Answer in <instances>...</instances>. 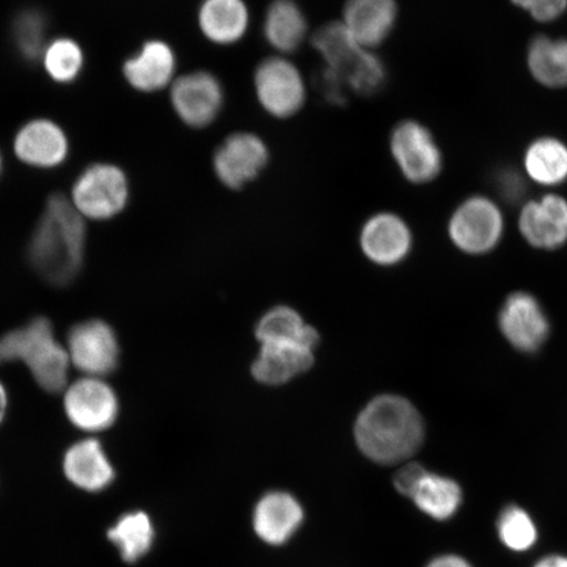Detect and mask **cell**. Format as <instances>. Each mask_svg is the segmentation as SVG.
Wrapping results in <instances>:
<instances>
[{
    "label": "cell",
    "mask_w": 567,
    "mask_h": 567,
    "mask_svg": "<svg viewBox=\"0 0 567 567\" xmlns=\"http://www.w3.org/2000/svg\"><path fill=\"white\" fill-rule=\"evenodd\" d=\"M63 473L71 484L89 493L102 492L115 480V470L95 439L70 446L63 456Z\"/></svg>",
    "instance_id": "obj_18"
},
{
    "label": "cell",
    "mask_w": 567,
    "mask_h": 567,
    "mask_svg": "<svg viewBox=\"0 0 567 567\" xmlns=\"http://www.w3.org/2000/svg\"><path fill=\"white\" fill-rule=\"evenodd\" d=\"M502 336L523 353L540 351L550 336V322L540 301L528 292L507 296L498 315Z\"/></svg>",
    "instance_id": "obj_9"
},
{
    "label": "cell",
    "mask_w": 567,
    "mask_h": 567,
    "mask_svg": "<svg viewBox=\"0 0 567 567\" xmlns=\"http://www.w3.org/2000/svg\"><path fill=\"white\" fill-rule=\"evenodd\" d=\"M527 62L530 74L543 86L567 87V39L536 38L528 48Z\"/></svg>",
    "instance_id": "obj_24"
},
{
    "label": "cell",
    "mask_w": 567,
    "mask_h": 567,
    "mask_svg": "<svg viewBox=\"0 0 567 567\" xmlns=\"http://www.w3.org/2000/svg\"><path fill=\"white\" fill-rule=\"evenodd\" d=\"M254 87L261 109L276 118L297 115L307 101V86L300 70L281 55L269 56L259 63Z\"/></svg>",
    "instance_id": "obj_5"
},
{
    "label": "cell",
    "mask_w": 567,
    "mask_h": 567,
    "mask_svg": "<svg viewBox=\"0 0 567 567\" xmlns=\"http://www.w3.org/2000/svg\"><path fill=\"white\" fill-rule=\"evenodd\" d=\"M390 152L403 176L414 184L435 181L443 169V155L432 133L421 123L406 120L390 136Z\"/></svg>",
    "instance_id": "obj_7"
},
{
    "label": "cell",
    "mask_w": 567,
    "mask_h": 567,
    "mask_svg": "<svg viewBox=\"0 0 567 567\" xmlns=\"http://www.w3.org/2000/svg\"><path fill=\"white\" fill-rule=\"evenodd\" d=\"M23 361L41 389L59 393L69 378V353L55 339L52 323L35 318L0 338V361Z\"/></svg>",
    "instance_id": "obj_3"
},
{
    "label": "cell",
    "mask_w": 567,
    "mask_h": 567,
    "mask_svg": "<svg viewBox=\"0 0 567 567\" xmlns=\"http://www.w3.org/2000/svg\"><path fill=\"white\" fill-rule=\"evenodd\" d=\"M311 44L322 56L326 68L342 76L343 81L361 53L365 51L352 38L342 21H331V23L319 28Z\"/></svg>",
    "instance_id": "obj_23"
},
{
    "label": "cell",
    "mask_w": 567,
    "mask_h": 567,
    "mask_svg": "<svg viewBox=\"0 0 567 567\" xmlns=\"http://www.w3.org/2000/svg\"><path fill=\"white\" fill-rule=\"evenodd\" d=\"M315 364L313 350L299 343L261 344L252 365L254 378L261 384L281 385L307 372Z\"/></svg>",
    "instance_id": "obj_21"
},
{
    "label": "cell",
    "mask_w": 567,
    "mask_h": 567,
    "mask_svg": "<svg viewBox=\"0 0 567 567\" xmlns=\"http://www.w3.org/2000/svg\"><path fill=\"white\" fill-rule=\"evenodd\" d=\"M424 422L400 395H380L361 411L354 437L361 452L378 464L394 465L413 457L424 441Z\"/></svg>",
    "instance_id": "obj_2"
},
{
    "label": "cell",
    "mask_w": 567,
    "mask_h": 567,
    "mask_svg": "<svg viewBox=\"0 0 567 567\" xmlns=\"http://www.w3.org/2000/svg\"><path fill=\"white\" fill-rule=\"evenodd\" d=\"M524 167L542 186H558L567 181V146L558 138H538L528 146Z\"/></svg>",
    "instance_id": "obj_25"
},
{
    "label": "cell",
    "mask_w": 567,
    "mask_h": 567,
    "mask_svg": "<svg viewBox=\"0 0 567 567\" xmlns=\"http://www.w3.org/2000/svg\"><path fill=\"white\" fill-rule=\"evenodd\" d=\"M86 234L84 218L68 197H49L28 245L34 271L53 286L73 282L83 266Z\"/></svg>",
    "instance_id": "obj_1"
},
{
    "label": "cell",
    "mask_w": 567,
    "mask_h": 567,
    "mask_svg": "<svg viewBox=\"0 0 567 567\" xmlns=\"http://www.w3.org/2000/svg\"><path fill=\"white\" fill-rule=\"evenodd\" d=\"M176 65L172 45L162 40H148L136 54L125 60L123 75L133 90L153 94L172 86L176 80Z\"/></svg>",
    "instance_id": "obj_15"
},
{
    "label": "cell",
    "mask_w": 567,
    "mask_h": 567,
    "mask_svg": "<svg viewBox=\"0 0 567 567\" xmlns=\"http://www.w3.org/2000/svg\"><path fill=\"white\" fill-rule=\"evenodd\" d=\"M427 567H472L464 558L457 556H443L434 559Z\"/></svg>",
    "instance_id": "obj_37"
},
{
    "label": "cell",
    "mask_w": 567,
    "mask_h": 567,
    "mask_svg": "<svg viewBox=\"0 0 567 567\" xmlns=\"http://www.w3.org/2000/svg\"><path fill=\"white\" fill-rule=\"evenodd\" d=\"M535 567H567V558L561 556H551L542 559Z\"/></svg>",
    "instance_id": "obj_38"
},
{
    "label": "cell",
    "mask_w": 567,
    "mask_h": 567,
    "mask_svg": "<svg viewBox=\"0 0 567 567\" xmlns=\"http://www.w3.org/2000/svg\"><path fill=\"white\" fill-rule=\"evenodd\" d=\"M505 230V219L498 205L484 196L466 198L453 212L449 234L460 251L484 255L494 250Z\"/></svg>",
    "instance_id": "obj_6"
},
{
    "label": "cell",
    "mask_w": 567,
    "mask_h": 567,
    "mask_svg": "<svg viewBox=\"0 0 567 567\" xmlns=\"http://www.w3.org/2000/svg\"><path fill=\"white\" fill-rule=\"evenodd\" d=\"M425 473H427V471H425L422 465L416 463H411L401 467L394 477V486L396 492L408 496V498H411Z\"/></svg>",
    "instance_id": "obj_35"
},
{
    "label": "cell",
    "mask_w": 567,
    "mask_h": 567,
    "mask_svg": "<svg viewBox=\"0 0 567 567\" xmlns=\"http://www.w3.org/2000/svg\"><path fill=\"white\" fill-rule=\"evenodd\" d=\"M257 337L261 344L299 343L310 350L318 343L317 331L287 307L275 308L261 318Z\"/></svg>",
    "instance_id": "obj_27"
},
{
    "label": "cell",
    "mask_w": 567,
    "mask_h": 567,
    "mask_svg": "<svg viewBox=\"0 0 567 567\" xmlns=\"http://www.w3.org/2000/svg\"><path fill=\"white\" fill-rule=\"evenodd\" d=\"M130 177L109 162L92 163L76 176L70 202L83 218L109 221L130 203Z\"/></svg>",
    "instance_id": "obj_4"
},
{
    "label": "cell",
    "mask_w": 567,
    "mask_h": 567,
    "mask_svg": "<svg viewBox=\"0 0 567 567\" xmlns=\"http://www.w3.org/2000/svg\"><path fill=\"white\" fill-rule=\"evenodd\" d=\"M513 3L543 23L558 19L567 10V0H513Z\"/></svg>",
    "instance_id": "obj_33"
},
{
    "label": "cell",
    "mask_w": 567,
    "mask_h": 567,
    "mask_svg": "<svg viewBox=\"0 0 567 567\" xmlns=\"http://www.w3.org/2000/svg\"><path fill=\"white\" fill-rule=\"evenodd\" d=\"M49 20L45 12L39 9L21 10L12 19L11 40L18 54L25 62L35 63L41 60L48 45Z\"/></svg>",
    "instance_id": "obj_29"
},
{
    "label": "cell",
    "mask_w": 567,
    "mask_h": 567,
    "mask_svg": "<svg viewBox=\"0 0 567 567\" xmlns=\"http://www.w3.org/2000/svg\"><path fill=\"white\" fill-rule=\"evenodd\" d=\"M40 61L54 83L73 84L83 73L86 55L80 42L70 38H59L48 42Z\"/></svg>",
    "instance_id": "obj_30"
},
{
    "label": "cell",
    "mask_w": 567,
    "mask_h": 567,
    "mask_svg": "<svg viewBox=\"0 0 567 567\" xmlns=\"http://www.w3.org/2000/svg\"><path fill=\"white\" fill-rule=\"evenodd\" d=\"M308 33V21L295 0H272L264 21V34L276 52L288 54L302 45Z\"/></svg>",
    "instance_id": "obj_22"
},
{
    "label": "cell",
    "mask_w": 567,
    "mask_h": 567,
    "mask_svg": "<svg viewBox=\"0 0 567 567\" xmlns=\"http://www.w3.org/2000/svg\"><path fill=\"white\" fill-rule=\"evenodd\" d=\"M269 152L257 134L233 133L213 155L217 179L230 189H239L257 179L267 166Z\"/></svg>",
    "instance_id": "obj_10"
},
{
    "label": "cell",
    "mask_w": 567,
    "mask_h": 567,
    "mask_svg": "<svg viewBox=\"0 0 567 567\" xmlns=\"http://www.w3.org/2000/svg\"><path fill=\"white\" fill-rule=\"evenodd\" d=\"M499 537L508 549L524 551L534 547L537 529L524 509L512 506L501 515L498 522Z\"/></svg>",
    "instance_id": "obj_32"
},
{
    "label": "cell",
    "mask_w": 567,
    "mask_h": 567,
    "mask_svg": "<svg viewBox=\"0 0 567 567\" xmlns=\"http://www.w3.org/2000/svg\"><path fill=\"white\" fill-rule=\"evenodd\" d=\"M68 353L78 370L91 378L116 371L120 346L116 332L109 323L91 319L75 324L69 332Z\"/></svg>",
    "instance_id": "obj_11"
},
{
    "label": "cell",
    "mask_w": 567,
    "mask_h": 567,
    "mask_svg": "<svg viewBox=\"0 0 567 567\" xmlns=\"http://www.w3.org/2000/svg\"><path fill=\"white\" fill-rule=\"evenodd\" d=\"M396 18L395 0H347L342 23L361 48L372 51L393 32Z\"/></svg>",
    "instance_id": "obj_16"
},
{
    "label": "cell",
    "mask_w": 567,
    "mask_h": 567,
    "mask_svg": "<svg viewBox=\"0 0 567 567\" xmlns=\"http://www.w3.org/2000/svg\"><path fill=\"white\" fill-rule=\"evenodd\" d=\"M410 499L414 501L422 513L436 520H446L461 506L463 491L456 481L427 472Z\"/></svg>",
    "instance_id": "obj_26"
},
{
    "label": "cell",
    "mask_w": 567,
    "mask_h": 567,
    "mask_svg": "<svg viewBox=\"0 0 567 567\" xmlns=\"http://www.w3.org/2000/svg\"><path fill=\"white\" fill-rule=\"evenodd\" d=\"M169 101L176 116L195 130L215 123L223 111V83L209 71L198 70L176 78L169 91Z\"/></svg>",
    "instance_id": "obj_8"
},
{
    "label": "cell",
    "mask_w": 567,
    "mask_h": 567,
    "mask_svg": "<svg viewBox=\"0 0 567 567\" xmlns=\"http://www.w3.org/2000/svg\"><path fill=\"white\" fill-rule=\"evenodd\" d=\"M318 87L326 101L331 104L342 105L347 101V86L343 78L324 68L318 76Z\"/></svg>",
    "instance_id": "obj_34"
},
{
    "label": "cell",
    "mask_w": 567,
    "mask_h": 567,
    "mask_svg": "<svg viewBox=\"0 0 567 567\" xmlns=\"http://www.w3.org/2000/svg\"><path fill=\"white\" fill-rule=\"evenodd\" d=\"M524 239L538 250H557L567 244V200L547 195L524 205L519 217Z\"/></svg>",
    "instance_id": "obj_14"
},
{
    "label": "cell",
    "mask_w": 567,
    "mask_h": 567,
    "mask_svg": "<svg viewBox=\"0 0 567 567\" xmlns=\"http://www.w3.org/2000/svg\"><path fill=\"white\" fill-rule=\"evenodd\" d=\"M198 27L213 44L229 47L245 38L250 11L245 0H204L198 9Z\"/></svg>",
    "instance_id": "obj_20"
},
{
    "label": "cell",
    "mask_w": 567,
    "mask_h": 567,
    "mask_svg": "<svg viewBox=\"0 0 567 567\" xmlns=\"http://www.w3.org/2000/svg\"><path fill=\"white\" fill-rule=\"evenodd\" d=\"M155 532L151 517L141 512L125 514L109 530L110 540L116 545L124 561L133 564L147 555L154 543Z\"/></svg>",
    "instance_id": "obj_28"
},
{
    "label": "cell",
    "mask_w": 567,
    "mask_h": 567,
    "mask_svg": "<svg viewBox=\"0 0 567 567\" xmlns=\"http://www.w3.org/2000/svg\"><path fill=\"white\" fill-rule=\"evenodd\" d=\"M68 420L87 432L110 429L118 415V399L106 382L97 378L78 380L68 389L63 401Z\"/></svg>",
    "instance_id": "obj_12"
},
{
    "label": "cell",
    "mask_w": 567,
    "mask_h": 567,
    "mask_svg": "<svg viewBox=\"0 0 567 567\" xmlns=\"http://www.w3.org/2000/svg\"><path fill=\"white\" fill-rule=\"evenodd\" d=\"M2 173H3V157H2V153H0V176H2Z\"/></svg>",
    "instance_id": "obj_40"
},
{
    "label": "cell",
    "mask_w": 567,
    "mask_h": 567,
    "mask_svg": "<svg viewBox=\"0 0 567 567\" xmlns=\"http://www.w3.org/2000/svg\"><path fill=\"white\" fill-rule=\"evenodd\" d=\"M7 410H9V394H7L6 388L0 382V423L4 421Z\"/></svg>",
    "instance_id": "obj_39"
},
{
    "label": "cell",
    "mask_w": 567,
    "mask_h": 567,
    "mask_svg": "<svg viewBox=\"0 0 567 567\" xmlns=\"http://www.w3.org/2000/svg\"><path fill=\"white\" fill-rule=\"evenodd\" d=\"M411 231L393 213H380L368 219L361 231V247L374 264L392 266L405 259L411 250Z\"/></svg>",
    "instance_id": "obj_17"
},
{
    "label": "cell",
    "mask_w": 567,
    "mask_h": 567,
    "mask_svg": "<svg viewBox=\"0 0 567 567\" xmlns=\"http://www.w3.org/2000/svg\"><path fill=\"white\" fill-rule=\"evenodd\" d=\"M498 188L505 200L516 203L522 200L526 184H524L523 177L519 174L503 172L498 176Z\"/></svg>",
    "instance_id": "obj_36"
},
{
    "label": "cell",
    "mask_w": 567,
    "mask_h": 567,
    "mask_svg": "<svg viewBox=\"0 0 567 567\" xmlns=\"http://www.w3.org/2000/svg\"><path fill=\"white\" fill-rule=\"evenodd\" d=\"M13 152L25 166L54 169L68 161L70 141L60 124L51 118L38 117L19 127L13 137Z\"/></svg>",
    "instance_id": "obj_13"
},
{
    "label": "cell",
    "mask_w": 567,
    "mask_h": 567,
    "mask_svg": "<svg viewBox=\"0 0 567 567\" xmlns=\"http://www.w3.org/2000/svg\"><path fill=\"white\" fill-rule=\"evenodd\" d=\"M386 70L384 62L372 51L361 53L359 60L344 76L347 89L359 95L371 96L384 86Z\"/></svg>",
    "instance_id": "obj_31"
},
{
    "label": "cell",
    "mask_w": 567,
    "mask_h": 567,
    "mask_svg": "<svg viewBox=\"0 0 567 567\" xmlns=\"http://www.w3.org/2000/svg\"><path fill=\"white\" fill-rule=\"evenodd\" d=\"M302 520L300 503L288 493H269L255 507L254 528L267 544H286L300 528Z\"/></svg>",
    "instance_id": "obj_19"
}]
</instances>
